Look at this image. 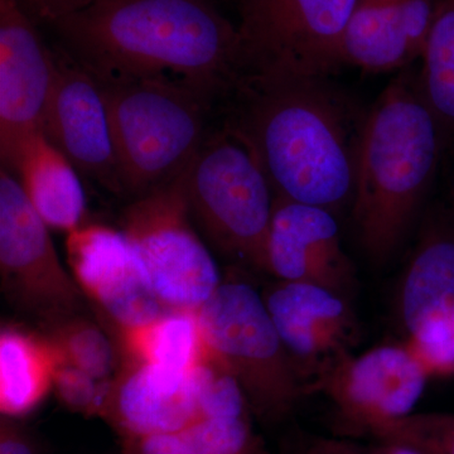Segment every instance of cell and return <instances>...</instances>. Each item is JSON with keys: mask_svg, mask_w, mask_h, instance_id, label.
<instances>
[{"mask_svg": "<svg viewBox=\"0 0 454 454\" xmlns=\"http://www.w3.org/2000/svg\"><path fill=\"white\" fill-rule=\"evenodd\" d=\"M426 370L404 346H381L343 357L321 382L349 428L372 433L411 414L422 396Z\"/></svg>", "mask_w": 454, "mask_h": 454, "instance_id": "13", "label": "cell"}, {"mask_svg": "<svg viewBox=\"0 0 454 454\" xmlns=\"http://www.w3.org/2000/svg\"><path fill=\"white\" fill-rule=\"evenodd\" d=\"M309 454H334V450L333 444H327V446L317 447Z\"/></svg>", "mask_w": 454, "mask_h": 454, "instance_id": "31", "label": "cell"}, {"mask_svg": "<svg viewBox=\"0 0 454 454\" xmlns=\"http://www.w3.org/2000/svg\"><path fill=\"white\" fill-rule=\"evenodd\" d=\"M262 298L301 378L312 372L321 381L356 342L358 328L348 301L330 289L279 280Z\"/></svg>", "mask_w": 454, "mask_h": 454, "instance_id": "14", "label": "cell"}, {"mask_svg": "<svg viewBox=\"0 0 454 454\" xmlns=\"http://www.w3.org/2000/svg\"><path fill=\"white\" fill-rule=\"evenodd\" d=\"M418 71L420 92L443 142L444 155L454 151V0H439L434 22Z\"/></svg>", "mask_w": 454, "mask_h": 454, "instance_id": "22", "label": "cell"}, {"mask_svg": "<svg viewBox=\"0 0 454 454\" xmlns=\"http://www.w3.org/2000/svg\"><path fill=\"white\" fill-rule=\"evenodd\" d=\"M184 186L191 217L212 245L267 271L274 193L250 152L223 127L211 128Z\"/></svg>", "mask_w": 454, "mask_h": 454, "instance_id": "5", "label": "cell"}, {"mask_svg": "<svg viewBox=\"0 0 454 454\" xmlns=\"http://www.w3.org/2000/svg\"><path fill=\"white\" fill-rule=\"evenodd\" d=\"M80 173L49 140L26 155L17 178L33 208L47 226L70 234L82 226L86 197Z\"/></svg>", "mask_w": 454, "mask_h": 454, "instance_id": "19", "label": "cell"}, {"mask_svg": "<svg viewBox=\"0 0 454 454\" xmlns=\"http://www.w3.org/2000/svg\"><path fill=\"white\" fill-rule=\"evenodd\" d=\"M427 375L443 376L454 373V333L429 343H406Z\"/></svg>", "mask_w": 454, "mask_h": 454, "instance_id": "27", "label": "cell"}, {"mask_svg": "<svg viewBox=\"0 0 454 454\" xmlns=\"http://www.w3.org/2000/svg\"><path fill=\"white\" fill-rule=\"evenodd\" d=\"M61 357L50 340L7 327L0 334V409L4 417L33 411L53 385Z\"/></svg>", "mask_w": 454, "mask_h": 454, "instance_id": "20", "label": "cell"}, {"mask_svg": "<svg viewBox=\"0 0 454 454\" xmlns=\"http://www.w3.org/2000/svg\"><path fill=\"white\" fill-rule=\"evenodd\" d=\"M35 25L51 26L88 7L94 0H13Z\"/></svg>", "mask_w": 454, "mask_h": 454, "instance_id": "28", "label": "cell"}, {"mask_svg": "<svg viewBox=\"0 0 454 454\" xmlns=\"http://www.w3.org/2000/svg\"><path fill=\"white\" fill-rule=\"evenodd\" d=\"M192 372V370H191ZM191 372L129 360L113 380L106 418L121 438L178 432L201 418Z\"/></svg>", "mask_w": 454, "mask_h": 454, "instance_id": "16", "label": "cell"}, {"mask_svg": "<svg viewBox=\"0 0 454 454\" xmlns=\"http://www.w3.org/2000/svg\"><path fill=\"white\" fill-rule=\"evenodd\" d=\"M356 0H238L241 73L333 76Z\"/></svg>", "mask_w": 454, "mask_h": 454, "instance_id": "7", "label": "cell"}, {"mask_svg": "<svg viewBox=\"0 0 454 454\" xmlns=\"http://www.w3.org/2000/svg\"><path fill=\"white\" fill-rule=\"evenodd\" d=\"M50 27L100 82L164 74L219 103L243 71L238 25L212 0H94Z\"/></svg>", "mask_w": 454, "mask_h": 454, "instance_id": "2", "label": "cell"}, {"mask_svg": "<svg viewBox=\"0 0 454 454\" xmlns=\"http://www.w3.org/2000/svg\"><path fill=\"white\" fill-rule=\"evenodd\" d=\"M196 313L208 352L238 380L255 413L265 419L288 414L303 393V378L262 295L238 280L221 283Z\"/></svg>", "mask_w": 454, "mask_h": 454, "instance_id": "6", "label": "cell"}, {"mask_svg": "<svg viewBox=\"0 0 454 454\" xmlns=\"http://www.w3.org/2000/svg\"><path fill=\"white\" fill-rule=\"evenodd\" d=\"M439 0H356L343 40L346 65L370 74L413 66L423 55Z\"/></svg>", "mask_w": 454, "mask_h": 454, "instance_id": "17", "label": "cell"}, {"mask_svg": "<svg viewBox=\"0 0 454 454\" xmlns=\"http://www.w3.org/2000/svg\"><path fill=\"white\" fill-rule=\"evenodd\" d=\"M249 417L200 418L166 434L122 438L125 454H255Z\"/></svg>", "mask_w": 454, "mask_h": 454, "instance_id": "23", "label": "cell"}, {"mask_svg": "<svg viewBox=\"0 0 454 454\" xmlns=\"http://www.w3.org/2000/svg\"><path fill=\"white\" fill-rule=\"evenodd\" d=\"M53 387L62 404L85 417H104L113 381H98L91 375L59 363L53 375Z\"/></svg>", "mask_w": 454, "mask_h": 454, "instance_id": "26", "label": "cell"}, {"mask_svg": "<svg viewBox=\"0 0 454 454\" xmlns=\"http://www.w3.org/2000/svg\"><path fill=\"white\" fill-rule=\"evenodd\" d=\"M13 0H0V158L17 177L29 151L46 139L53 49Z\"/></svg>", "mask_w": 454, "mask_h": 454, "instance_id": "10", "label": "cell"}, {"mask_svg": "<svg viewBox=\"0 0 454 454\" xmlns=\"http://www.w3.org/2000/svg\"><path fill=\"white\" fill-rule=\"evenodd\" d=\"M184 172L175 181L131 200L122 215V232L142 259L163 306L168 310L195 312L214 294L221 280L211 254L191 223Z\"/></svg>", "mask_w": 454, "mask_h": 454, "instance_id": "8", "label": "cell"}, {"mask_svg": "<svg viewBox=\"0 0 454 454\" xmlns=\"http://www.w3.org/2000/svg\"><path fill=\"white\" fill-rule=\"evenodd\" d=\"M384 446L379 448V450H372V452L369 453H356L351 452L349 450H346V448H342L340 446H333L334 454H419L415 452V450H411V448H406L403 446H397V444L391 443H382Z\"/></svg>", "mask_w": 454, "mask_h": 454, "instance_id": "30", "label": "cell"}, {"mask_svg": "<svg viewBox=\"0 0 454 454\" xmlns=\"http://www.w3.org/2000/svg\"><path fill=\"white\" fill-rule=\"evenodd\" d=\"M370 109L333 76L241 73L217 103L221 125L267 176L274 197L339 216L354 202Z\"/></svg>", "mask_w": 454, "mask_h": 454, "instance_id": "1", "label": "cell"}, {"mask_svg": "<svg viewBox=\"0 0 454 454\" xmlns=\"http://www.w3.org/2000/svg\"><path fill=\"white\" fill-rule=\"evenodd\" d=\"M382 443L411 448L419 454H454V414L406 415L376 428Z\"/></svg>", "mask_w": 454, "mask_h": 454, "instance_id": "25", "label": "cell"}, {"mask_svg": "<svg viewBox=\"0 0 454 454\" xmlns=\"http://www.w3.org/2000/svg\"><path fill=\"white\" fill-rule=\"evenodd\" d=\"M279 280L316 284L348 300L355 282L340 247L336 216L316 206L274 197L268 269Z\"/></svg>", "mask_w": 454, "mask_h": 454, "instance_id": "15", "label": "cell"}, {"mask_svg": "<svg viewBox=\"0 0 454 454\" xmlns=\"http://www.w3.org/2000/svg\"><path fill=\"white\" fill-rule=\"evenodd\" d=\"M66 247L74 280L119 330L142 327L169 312L124 232L82 226L68 234Z\"/></svg>", "mask_w": 454, "mask_h": 454, "instance_id": "12", "label": "cell"}, {"mask_svg": "<svg viewBox=\"0 0 454 454\" xmlns=\"http://www.w3.org/2000/svg\"><path fill=\"white\" fill-rule=\"evenodd\" d=\"M53 61L44 137L80 176L122 196L112 125L100 83L59 46L53 49Z\"/></svg>", "mask_w": 454, "mask_h": 454, "instance_id": "11", "label": "cell"}, {"mask_svg": "<svg viewBox=\"0 0 454 454\" xmlns=\"http://www.w3.org/2000/svg\"><path fill=\"white\" fill-rule=\"evenodd\" d=\"M399 309L409 343L434 342L454 333V219L450 212L434 211L426 220L403 279Z\"/></svg>", "mask_w": 454, "mask_h": 454, "instance_id": "18", "label": "cell"}, {"mask_svg": "<svg viewBox=\"0 0 454 454\" xmlns=\"http://www.w3.org/2000/svg\"><path fill=\"white\" fill-rule=\"evenodd\" d=\"M0 271L3 293L47 324L76 315L79 284L57 255L49 226L33 208L20 179L0 170Z\"/></svg>", "mask_w": 454, "mask_h": 454, "instance_id": "9", "label": "cell"}, {"mask_svg": "<svg viewBox=\"0 0 454 454\" xmlns=\"http://www.w3.org/2000/svg\"><path fill=\"white\" fill-rule=\"evenodd\" d=\"M122 196L138 199L178 178L210 133L217 98L176 77L100 82Z\"/></svg>", "mask_w": 454, "mask_h": 454, "instance_id": "4", "label": "cell"}, {"mask_svg": "<svg viewBox=\"0 0 454 454\" xmlns=\"http://www.w3.org/2000/svg\"><path fill=\"white\" fill-rule=\"evenodd\" d=\"M121 333L131 360L191 372L208 356L196 310H169L152 324Z\"/></svg>", "mask_w": 454, "mask_h": 454, "instance_id": "21", "label": "cell"}, {"mask_svg": "<svg viewBox=\"0 0 454 454\" xmlns=\"http://www.w3.org/2000/svg\"><path fill=\"white\" fill-rule=\"evenodd\" d=\"M454 152V151H453ZM454 172V170H453ZM452 193H453V197H454V175H453V187H452Z\"/></svg>", "mask_w": 454, "mask_h": 454, "instance_id": "32", "label": "cell"}, {"mask_svg": "<svg viewBox=\"0 0 454 454\" xmlns=\"http://www.w3.org/2000/svg\"><path fill=\"white\" fill-rule=\"evenodd\" d=\"M50 342L62 363L82 370L98 381H113L115 348L97 324L73 315L51 322Z\"/></svg>", "mask_w": 454, "mask_h": 454, "instance_id": "24", "label": "cell"}, {"mask_svg": "<svg viewBox=\"0 0 454 454\" xmlns=\"http://www.w3.org/2000/svg\"><path fill=\"white\" fill-rule=\"evenodd\" d=\"M434 116L413 66L399 71L370 106L351 216L372 262H387L404 245L443 160Z\"/></svg>", "mask_w": 454, "mask_h": 454, "instance_id": "3", "label": "cell"}, {"mask_svg": "<svg viewBox=\"0 0 454 454\" xmlns=\"http://www.w3.org/2000/svg\"><path fill=\"white\" fill-rule=\"evenodd\" d=\"M0 454H40L35 439L25 429L3 417L0 426Z\"/></svg>", "mask_w": 454, "mask_h": 454, "instance_id": "29", "label": "cell"}]
</instances>
